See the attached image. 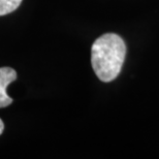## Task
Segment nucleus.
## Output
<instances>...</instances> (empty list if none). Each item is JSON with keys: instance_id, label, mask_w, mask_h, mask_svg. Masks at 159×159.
Instances as JSON below:
<instances>
[{"instance_id": "1", "label": "nucleus", "mask_w": 159, "mask_h": 159, "mask_svg": "<svg viewBox=\"0 0 159 159\" xmlns=\"http://www.w3.org/2000/svg\"><path fill=\"white\" fill-rule=\"evenodd\" d=\"M126 46L116 33H106L94 41L91 48V64L97 78L112 82L119 75L125 61Z\"/></svg>"}, {"instance_id": "2", "label": "nucleus", "mask_w": 159, "mask_h": 159, "mask_svg": "<svg viewBox=\"0 0 159 159\" xmlns=\"http://www.w3.org/2000/svg\"><path fill=\"white\" fill-rule=\"evenodd\" d=\"M17 72L11 67H0V107H5L12 102V99L6 93L8 85L16 81Z\"/></svg>"}, {"instance_id": "3", "label": "nucleus", "mask_w": 159, "mask_h": 159, "mask_svg": "<svg viewBox=\"0 0 159 159\" xmlns=\"http://www.w3.org/2000/svg\"><path fill=\"white\" fill-rule=\"evenodd\" d=\"M22 0H0V16L15 11L20 6Z\"/></svg>"}, {"instance_id": "4", "label": "nucleus", "mask_w": 159, "mask_h": 159, "mask_svg": "<svg viewBox=\"0 0 159 159\" xmlns=\"http://www.w3.org/2000/svg\"><path fill=\"white\" fill-rule=\"evenodd\" d=\"M3 129H4V124H3L2 120L0 119V135L2 134V132H3Z\"/></svg>"}]
</instances>
